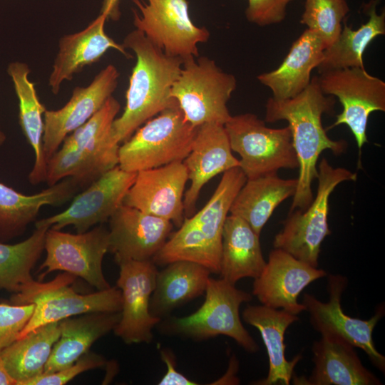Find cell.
<instances>
[{
    "label": "cell",
    "mask_w": 385,
    "mask_h": 385,
    "mask_svg": "<svg viewBox=\"0 0 385 385\" xmlns=\"http://www.w3.org/2000/svg\"><path fill=\"white\" fill-rule=\"evenodd\" d=\"M335 103V97L322 92L317 76L312 77L308 86L295 97L286 100L271 97L266 102L265 122L287 121L298 160L297 184L289 212L304 210L312 202V183L317 176L320 154L329 150L340 155L347 148L346 140L329 138L322 125V115H332Z\"/></svg>",
    "instance_id": "1"
},
{
    "label": "cell",
    "mask_w": 385,
    "mask_h": 385,
    "mask_svg": "<svg viewBox=\"0 0 385 385\" xmlns=\"http://www.w3.org/2000/svg\"><path fill=\"white\" fill-rule=\"evenodd\" d=\"M122 44L134 52L136 63L129 78L124 111L111 129L118 145L146 121L177 103L170 91L183 63L182 58L165 54L136 29L125 36Z\"/></svg>",
    "instance_id": "2"
},
{
    "label": "cell",
    "mask_w": 385,
    "mask_h": 385,
    "mask_svg": "<svg viewBox=\"0 0 385 385\" xmlns=\"http://www.w3.org/2000/svg\"><path fill=\"white\" fill-rule=\"evenodd\" d=\"M246 180L240 167L223 173L206 205L197 213L185 217L152 261L163 265L188 260L219 274L223 226L232 201Z\"/></svg>",
    "instance_id": "3"
},
{
    "label": "cell",
    "mask_w": 385,
    "mask_h": 385,
    "mask_svg": "<svg viewBox=\"0 0 385 385\" xmlns=\"http://www.w3.org/2000/svg\"><path fill=\"white\" fill-rule=\"evenodd\" d=\"M197 130L175 103L146 121L119 146L118 165L125 171L138 173L183 162Z\"/></svg>",
    "instance_id": "4"
},
{
    "label": "cell",
    "mask_w": 385,
    "mask_h": 385,
    "mask_svg": "<svg viewBox=\"0 0 385 385\" xmlns=\"http://www.w3.org/2000/svg\"><path fill=\"white\" fill-rule=\"evenodd\" d=\"M76 277L65 272L48 282L33 279L12 295L11 304L34 305V312L18 339L41 326L76 315L121 311V292L117 287L81 294L70 286Z\"/></svg>",
    "instance_id": "5"
},
{
    "label": "cell",
    "mask_w": 385,
    "mask_h": 385,
    "mask_svg": "<svg viewBox=\"0 0 385 385\" xmlns=\"http://www.w3.org/2000/svg\"><path fill=\"white\" fill-rule=\"evenodd\" d=\"M356 178V173L334 168L326 158H322L317 166L318 185L314 199L304 210L289 212L282 229L274 236V248L318 267L322 242L332 233L327 222L329 197L339 184Z\"/></svg>",
    "instance_id": "6"
},
{
    "label": "cell",
    "mask_w": 385,
    "mask_h": 385,
    "mask_svg": "<svg viewBox=\"0 0 385 385\" xmlns=\"http://www.w3.org/2000/svg\"><path fill=\"white\" fill-rule=\"evenodd\" d=\"M236 87L235 76L223 71L214 60L192 57L183 61L170 96L192 126L225 125L232 116L227 102Z\"/></svg>",
    "instance_id": "7"
},
{
    "label": "cell",
    "mask_w": 385,
    "mask_h": 385,
    "mask_svg": "<svg viewBox=\"0 0 385 385\" xmlns=\"http://www.w3.org/2000/svg\"><path fill=\"white\" fill-rule=\"evenodd\" d=\"M232 151L240 157V168L252 179L299 167L287 125L271 128L251 113L231 116L224 125Z\"/></svg>",
    "instance_id": "8"
},
{
    "label": "cell",
    "mask_w": 385,
    "mask_h": 385,
    "mask_svg": "<svg viewBox=\"0 0 385 385\" xmlns=\"http://www.w3.org/2000/svg\"><path fill=\"white\" fill-rule=\"evenodd\" d=\"M205 293V301L196 312L173 319L171 330L196 340L225 335L247 351L257 352L259 346L244 327L240 317L241 304L251 301L252 295L222 278L210 277Z\"/></svg>",
    "instance_id": "9"
},
{
    "label": "cell",
    "mask_w": 385,
    "mask_h": 385,
    "mask_svg": "<svg viewBox=\"0 0 385 385\" xmlns=\"http://www.w3.org/2000/svg\"><path fill=\"white\" fill-rule=\"evenodd\" d=\"M132 1L134 26L154 46L183 61L199 56L197 45L207 42L210 34L192 22L188 0Z\"/></svg>",
    "instance_id": "10"
},
{
    "label": "cell",
    "mask_w": 385,
    "mask_h": 385,
    "mask_svg": "<svg viewBox=\"0 0 385 385\" xmlns=\"http://www.w3.org/2000/svg\"><path fill=\"white\" fill-rule=\"evenodd\" d=\"M317 78L322 92L337 97L342 106V112L327 130L347 125L360 155L362 146L368 142L366 129L370 114L385 111V82L359 67L326 71Z\"/></svg>",
    "instance_id": "11"
},
{
    "label": "cell",
    "mask_w": 385,
    "mask_h": 385,
    "mask_svg": "<svg viewBox=\"0 0 385 385\" xmlns=\"http://www.w3.org/2000/svg\"><path fill=\"white\" fill-rule=\"evenodd\" d=\"M44 250L46 256L39 267L43 270L39 280L60 270L81 277L97 290L111 287L102 269L103 259L109 250V230L104 227L76 234L48 228Z\"/></svg>",
    "instance_id": "12"
},
{
    "label": "cell",
    "mask_w": 385,
    "mask_h": 385,
    "mask_svg": "<svg viewBox=\"0 0 385 385\" xmlns=\"http://www.w3.org/2000/svg\"><path fill=\"white\" fill-rule=\"evenodd\" d=\"M347 285V279L341 274H329L327 302L305 293L302 304L309 314L310 323L321 335L337 336L354 347L361 349L372 364L381 372L385 371V357L376 349L372 334L374 327L384 314V307L377 309L368 320L351 317L346 314L341 306L342 293Z\"/></svg>",
    "instance_id": "13"
},
{
    "label": "cell",
    "mask_w": 385,
    "mask_h": 385,
    "mask_svg": "<svg viewBox=\"0 0 385 385\" xmlns=\"http://www.w3.org/2000/svg\"><path fill=\"white\" fill-rule=\"evenodd\" d=\"M136 173L116 165L92 182L60 213L36 222V227L61 230L73 225L77 233L108 221L118 207L135 181Z\"/></svg>",
    "instance_id": "14"
},
{
    "label": "cell",
    "mask_w": 385,
    "mask_h": 385,
    "mask_svg": "<svg viewBox=\"0 0 385 385\" xmlns=\"http://www.w3.org/2000/svg\"><path fill=\"white\" fill-rule=\"evenodd\" d=\"M118 264L116 287L121 292L122 308L113 331L126 344L149 343L153 327L161 319L150 312L158 270L152 260H124Z\"/></svg>",
    "instance_id": "15"
},
{
    "label": "cell",
    "mask_w": 385,
    "mask_h": 385,
    "mask_svg": "<svg viewBox=\"0 0 385 385\" xmlns=\"http://www.w3.org/2000/svg\"><path fill=\"white\" fill-rule=\"evenodd\" d=\"M120 73L112 64L101 70L86 87H76L60 109L43 115V150L46 161L58 150L64 138L90 119L118 86Z\"/></svg>",
    "instance_id": "16"
},
{
    "label": "cell",
    "mask_w": 385,
    "mask_h": 385,
    "mask_svg": "<svg viewBox=\"0 0 385 385\" xmlns=\"http://www.w3.org/2000/svg\"><path fill=\"white\" fill-rule=\"evenodd\" d=\"M326 275L324 270L274 248L263 270L254 279L252 294L263 305L297 315L305 311L304 305L297 301L301 292Z\"/></svg>",
    "instance_id": "17"
},
{
    "label": "cell",
    "mask_w": 385,
    "mask_h": 385,
    "mask_svg": "<svg viewBox=\"0 0 385 385\" xmlns=\"http://www.w3.org/2000/svg\"><path fill=\"white\" fill-rule=\"evenodd\" d=\"M188 180L183 162L140 170L123 204L169 220L178 228L185 218L183 197Z\"/></svg>",
    "instance_id": "18"
},
{
    "label": "cell",
    "mask_w": 385,
    "mask_h": 385,
    "mask_svg": "<svg viewBox=\"0 0 385 385\" xmlns=\"http://www.w3.org/2000/svg\"><path fill=\"white\" fill-rule=\"evenodd\" d=\"M109 221V250L117 263L152 260L172 233L173 224L165 219L121 205Z\"/></svg>",
    "instance_id": "19"
},
{
    "label": "cell",
    "mask_w": 385,
    "mask_h": 385,
    "mask_svg": "<svg viewBox=\"0 0 385 385\" xmlns=\"http://www.w3.org/2000/svg\"><path fill=\"white\" fill-rule=\"evenodd\" d=\"M183 163L190 180L183 197L185 217L195 213L200 190L210 180L240 167V160L232 154L224 125L217 123H206L197 127L191 150Z\"/></svg>",
    "instance_id": "20"
},
{
    "label": "cell",
    "mask_w": 385,
    "mask_h": 385,
    "mask_svg": "<svg viewBox=\"0 0 385 385\" xmlns=\"http://www.w3.org/2000/svg\"><path fill=\"white\" fill-rule=\"evenodd\" d=\"M107 17L102 14L84 29L62 36L48 78L51 92L56 95L62 83L71 81L85 66L98 62L109 49L132 58L123 44L115 42L105 31Z\"/></svg>",
    "instance_id": "21"
},
{
    "label": "cell",
    "mask_w": 385,
    "mask_h": 385,
    "mask_svg": "<svg viewBox=\"0 0 385 385\" xmlns=\"http://www.w3.org/2000/svg\"><path fill=\"white\" fill-rule=\"evenodd\" d=\"M314 366L308 379L295 378L294 384L381 385L362 364L354 346L334 335L324 334L313 342Z\"/></svg>",
    "instance_id": "22"
},
{
    "label": "cell",
    "mask_w": 385,
    "mask_h": 385,
    "mask_svg": "<svg viewBox=\"0 0 385 385\" xmlns=\"http://www.w3.org/2000/svg\"><path fill=\"white\" fill-rule=\"evenodd\" d=\"M324 49L319 35L307 29L292 43L282 63L257 78L271 90L274 100L295 97L309 84L311 73L321 62Z\"/></svg>",
    "instance_id": "23"
},
{
    "label": "cell",
    "mask_w": 385,
    "mask_h": 385,
    "mask_svg": "<svg viewBox=\"0 0 385 385\" xmlns=\"http://www.w3.org/2000/svg\"><path fill=\"white\" fill-rule=\"evenodd\" d=\"M120 312H96L59 321L60 337L54 344L42 374H51L74 364L99 338L113 330Z\"/></svg>",
    "instance_id": "24"
},
{
    "label": "cell",
    "mask_w": 385,
    "mask_h": 385,
    "mask_svg": "<svg viewBox=\"0 0 385 385\" xmlns=\"http://www.w3.org/2000/svg\"><path fill=\"white\" fill-rule=\"evenodd\" d=\"M242 317L247 324L259 330L269 358L267 376L256 384H289L294 369L302 356L299 354L291 361L287 360L284 334L287 329L299 318L284 309H274L263 304L247 305Z\"/></svg>",
    "instance_id": "25"
},
{
    "label": "cell",
    "mask_w": 385,
    "mask_h": 385,
    "mask_svg": "<svg viewBox=\"0 0 385 385\" xmlns=\"http://www.w3.org/2000/svg\"><path fill=\"white\" fill-rule=\"evenodd\" d=\"M78 187L76 180L68 177L38 193L26 195L0 183V240L21 235L35 220L41 207L66 202Z\"/></svg>",
    "instance_id": "26"
},
{
    "label": "cell",
    "mask_w": 385,
    "mask_h": 385,
    "mask_svg": "<svg viewBox=\"0 0 385 385\" xmlns=\"http://www.w3.org/2000/svg\"><path fill=\"white\" fill-rule=\"evenodd\" d=\"M265 265L260 235L241 217L227 215L222 235L220 278L233 284L245 277L255 279Z\"/></svg>",
    "instance_id": "27"
},
{
    "label": "cell",
    "mask_w": 385,
    "mask_h": 385,
    "mask_svg": "<svg viewBox=\"0 0 385 385\" xmlns=\"http://www.w3.org/2000/svg\"><path fill=\"white\" fill-rule=\"evenodd\" d=\"M11 77L19 100V119L21 130L35 155L34 166L29 175L31 184L46 181L47 161L43 150V115L46 111L40 101L34 83L29 79L30 69L23 62L9 64Z\"/></svg>",
    "instance_id": "28"
},
{
    "label": "cell",
    "mask_w": 385,
    "mask_h": 385,
    "mask_svg": "<svg viewBox=\"0 0 385 385\" xmlns=\"http://www.w3.org/2000/svg\"><path fill=\"white\" fill-rule=\"evenodd\" d=\"M297 184V178L283 179L277 173L247 179L229 212L245 220L260 235L277 207L293 197Z\"/></svg>",
    "instance_id": "29"
},
{
    "label": "cell",
    "mask_w": 385,
    "mask_h": 385,
    "mask_svg": "<svg viewBox=\"0 0 385 385\" xmlns=\"http://www.w3.org/2000/svg\"><path fill=\"white\" fill-rule=\"evenodd\" d=\"M158 272L150 301L152 315L161 319L175 308L205 293L210 272L188 260H177Z\"/></svg>",
    "instance_id": "30"
},
{
    "label": "cell",
    "mask_w": 385,
    "mask_h": 385,
    "mask_svg": "<svg viewBox=\"0 0 385 385\" xmlns=\"http://www.w3.org/2000/svg\"><path fill=\"white\" fill-rule=\"evenodd\" d=\"M59 337V322H51L32 330L2 350L0 356L16 385H24L43 374Z\"/></svg>",
    "instance_id": "31"
},
{
    "label": "cell",
    "mask_w": 385,
    "mask_h": 385,
    "mask_svg": "<svg viewBox=\"0 0 385 385\" xmlns=\"http://www.w3.org/2000/svg\"><path fill=\"white\" fill-rule=\"evenodd\" d=\"M377 0H371L364 6L368 21L357 29L344 24L338 38L323 51L317 68L319 74L336 69L359 67L364 68L363 54L378 36L385 34V13L376 11Z\"/></svg>",
    "instance_id": "32"
},
{
    "label": "cell",
    "mask_w": 385,
    "mask_h": 385,
    "mask_svg": "<svg viewBox=\"0 0 385 385\" xmlns=\"http://www.w3.org/2000/svg\"><path fill=\"white\" fill-rule=\"evenodd\" d=\"M48 227H36L26 240L13 245L0 242V289L17 293L33 280L31 270L44 250Z\"/></svg>",
    "instance_id": "33"
},
{
    "label": "cell",
    "mask_w": 385,
    "mask_h": 385,
    "mask_svg": "<svg viewBox=\"0 0 385 385\" xmlns=\"http://www.w3.org/2000/svg\"><path fill=\"white\" fill-rule=\"evenodd\" d=\"M349 12L346 0H305L300 23L317 34L326 48L338 38Z\"/></svg>",
    "instance_id": "34"
},
{
    "label": "cell",
    "mask_w": 385,
    "mask_h": 385,
    "mask_svg": "<svg viewBox=\"0 0 385 385\" xmlns=\"http://www.w3.org/2000/svg\"><path fill=\"white\" fill-rule=\"evenodd\" d=\"M34 309V304L0 303V353L18 339Z\"/></svg>",
    "instance_id": "35"
},
{
    "label": "cell",
    "mask_w": 385,
    "mask_h": 385,
    "mask_svg": "<svg viewBox=\"0 0 385 385\" xmlns=\"http://www.w3.org/2000/svg\"><path fill=\"white\" fill-rule=\"evenodd\" d=\"M105 363L102 356L88 351L72 365L51 374H41L24 385H63L81 373L103 366Z\"/></svg>",
    "instance_id": "36"
},
{
    "label": "cell",
    "mask_w": 385,
    "mask_h": 385,
    "mask_svg": "<svg viewBox=\"0 0 385 385\" xmlns=\"http://www.w3.org/2000/svg\"><path fill=\"white\" fill-rule=\"evenodd\" d=\"M294 0H248L245 16L248 21L259 26L282 22L287 16L288 4Z\"/></svg>",
    "instance_id": "37"
},
{
    "label": "cell",
    "mask_w": 385,
    "mask_h": 385,
    "mask_svg": "<svg viewBox=\"0 0 385 385\" xmlns=\"http://www.w3.org/2000/svg\"><path fill=\"white\" fill-rule=\"evenodd\" d=\"M160 356L166 364L167 371L159 381V385H195L197 383L189 379L175 369V361L170 351L162 350Z\"/></svg>",
    "instance_id": "38"
},
{
    "label": "cell",
    "mask_w": 385,
    "mask_h": 385,
    "mask_svg": "<svg viewBox=\"0 0 385 385\" xmlns=\"http://www.w3.org/2000/svg\"><path fill=\"white\" fill-rule=\"evenodd\" d=\"M120 3V0H103L100 14H104L108 19L118 21L121 15Z\"/></svg>",
    "instance_id": "39"
},
{
    "label": "cell",
    "mask_w": 385,
    "mask_h": 385,
    "mask_svg": "<svg viewBox=\"0 0 385 385\" xmlns=\"http://www.w3.org/2000/svg\"><path fill=\"white\" fill-rule=\"evenodd\" d=\"M0 385H16V381L9 374L0 356Z\"/></svg>",
    "instance_id": "40"
},
{
    "label": "cell",
    "mask_w": 385,
    "mask_h": 385,
    "mask_svg": "<svg viewBox=\"0 0 385 385\" xmlns=\"http://www.w3.org/2000/svg\"><path fill=\"white\" fill-rule=\"evenodd\" d=\"M5 140L6 135L0 129V147L4 144Z\"/></svg>",
    "instance_id": "41"
}]
</instances>
